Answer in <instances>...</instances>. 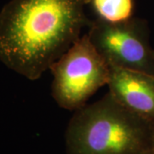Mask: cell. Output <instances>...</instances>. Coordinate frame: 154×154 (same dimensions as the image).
<instances>
[{
  "label": "cell",
  "instance_id": "obj_1",
  "mask_svg": "<svg viewBox=\"0 0 154 154\" xmlns=\"http://www.w3.org/2000/svg\"><path fill=\"white\" fill-rule=\"evenodd\" d=\"M89 0H11L0 13V60L35 81L82 36Z\"/></svg>",
  "mask_w": 154,
  "mask_h": 154
},
{
  "label": "cell",
  "instance_id": "obj_2",
  "mask_svg": "<svg viewBox=\"0 0 154 154\" xmlns=\"http://www.w3.org/2000/svg\"><path fill=\"white\" fill-rule=\"evenodd\" d=\"M152 122L107 93L75 111L65 133L68 154H150Z\"/></svg>",
  "mask_w": 154,
  "mask_h": 154
},
{
  "label": "cell",
  "instance_id": "obj_3",
  "mask_svg": "<svg viewBox=\"0 0 154 154\" xmlns=\"http://www.w3.org/2000/svg\"><path fill=\"white\" fill-rule=\"evenodd\" d=\"M51 94L61 108L81 109L99 88L108 85L110 66L92 44L88 33L82 35L51 66Z\"/></svg>",
  "mask_w": 154,
  "mask_h": 154
},
{
  "label": "cell",
  "instance_id": "obj_4",
  "mask_svg": "<svg viewBox=\"0 0 154 154\" xmlns=\"http://www.w3.org/2000/svg\"><path fill=\"white\" fill-rule=\"evenodd\" d=\"M87 33L110 66L154 75V50L150 45L146 21L133 17L127 22L110 23L96 19L89 23Z\"/></svg>",
  "mask_w": 154,
  "mask_h": 154
},
{
  "label": "cell",
  "instance_id": "obj_5",
  "mask_svg": "<svg viewBox=\"0 0 154 154\" xmlns=\"http://www.w3.org/2000/svg\"><path fill=\"white\" fill-rule=\"evenodd\" d=\"M109 93L122 105L150 122H154V75L110 66Z\"/></svg>",
  "mask_w": 154,
  "mask_h": 154
},
{
  "label": "cell",
  "instance_id": "obj_6",
  "mask_svg": "<svg viewBox=\"0 0 154 154\" xmlns=\"http://www.w3.org/2000/svg\"><path fill=\"white\" fill-rule=\"evenodd\" d=\"M97 19L110 23L127 22L134 17V0H89Z\"/></svg>",
  "mask_w": 154,
  "mask_h": 154
},
{
  "label": "cell",
  "instance_id": "obj_7",
  "mask_svg": "<svg viewBox=\"0 0 154 154\" xmlns=\"http://www.w3.org/2000/svg\"><path fill=\"white\" fill-rule=\"evenodd\" d=\"M150 154H154V122H152V125L151 143H150Z\"/></svg>",
  "mask_w": 154,
  "mask_h": 154
},
{
  "label": "cell",
  "instance_id": "obj_8",
  "mask_svg": "<svg viewBox=\"0 0 154 154\" xmlns=\"http://www.w3.org/2000/svg\"><path fill=\"white\" fill-rule=\"evenodd\" d=\"M153 57H154V51H153Z\"/></svg>",
  "mask_w": 154,
  "mask_h": 154
}]
</instances>
